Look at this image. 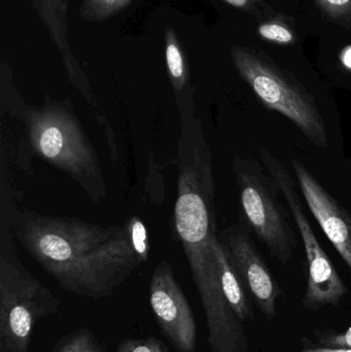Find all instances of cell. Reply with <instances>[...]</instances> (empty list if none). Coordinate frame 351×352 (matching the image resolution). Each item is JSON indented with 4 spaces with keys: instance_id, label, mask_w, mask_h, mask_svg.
Segmentation results:
<instances>
[{
    "instance_id": "cell-1",
    "label": "cell",
    "mask_w": 351,
    "mask_h": 352,
    "mask_svg": "<svg viewBox=\"0 0 351 352\" xmlns=\"http://www.w3.org/2000/svg\"><path fill=\"white\" fill-rule=\"evenodd\" d=\"M12 217L10 228L27 254L64 291L78 297H111L141 265L125 225L102 227L28 209Z\"/></svg>"
},
{
    "instance_id": "cell-2",
    "label": "cell",
    "mask_w": 351,
    "mask_h": 352,
    "mask_svg": "<svg viewBox=\"0 0 351 352\" xmlns=\"http://www.w3.org/2000/svg\"><path fill=\"white\" fill-rule=\"evenodd\" d=\"M12 113L24 121L37 156L76 180L94 202L106 198L98 157L69 100L47 95L43 107L22 103Z\"/></svg>"
},
{
    "instance_id": "cell-3",
    "label": "cell",
    "mask_w": 351,
    "mask_h": 352,
    "mask_svg": "<svg viewBox=\"0 0 351 352\" xmlns=\"http://www.w3.org/2000/svg\"><path fill=\"white\" fill-rule=\"evenodd\" d=\"M233 65L267 109L293 122L317 148H328L327 130L313 95L282 69L263 50L249 45L231 47Z\"/></svg>"
},
{
    "instance_id": "cell-4",
    "label": "cell",
    "mask_w": 351,
    "mask_h": 352,
    "mask_svg": "<svg viewBox=\"0 0 351 352\" xmlns=\"http://www.w3.org/2000/svg\"><path fill=\"white\" fill-rule=\"evenodd\" d=\"M12 235L0 246V352H29L39 320L59 312L61 301L21 262Z\"/></svg>"
},
{
    "instance_id": "cell-5",
    "label": "cell",
    "mask_w": 351,
    "mask_h": 352,
    "mask_svg": "<svg viewBox=\"0 0 351 352\" xmlns=\"http://www.w3.org/2000/svg\"><path fill=\"white\" fill-rule=\"evenodd\" d=\"M245 219L271 256L286 265L297 246L290 217L278 200V188L253 159L233 161Z\"/></svg>"
},
{
    "instance_id": "cell-6",
    "label": "cell",
    "mask_w": 351,
    "mask_h": 352,
    "mask_svg": "<svg viewBox=\"0 0 351 352\" xmlns=\"http://www.w3.org/2000/svg\"><path fill=\"white\" fill-rule=\"evenodd\" d=\"M259 156L274 184L286 199L302 236L308 264V281L303 304L313 310L321 309L325 306H337L348 294V289L311 228L292 175L270 151L261 148Z\"/></svg>"
},
{
    "instance_id": "cell-7",
    "label": "cell",
    "mask_w": 351,
    "mask_h": 352,
    "mask_svg": "<svg viewBox=\"0 0 351 352\" xmlns=\"http://www.w3.org/2000/svg\"><path fill=\"white\" fill-rule=\"evenodd\" d=\"M150 303L161 331L177 351H195L197 326L193 310L168 261H162L152 272Z\"/></svg>"
},
{
    "instance_id": "cell-8",
    "label": "cell",
    "mask_w": 351,
    "mask_h": 352,
    "mask_svg": "<svg viewBox=\"0 0 351 352\" xmlns=\"http://www.w3.org/2000/svg\"><path fill=\"white\" fill-rule=\"evenodd\" d=\"M218 239L226 248L241 281L253 295L260 311L266 320H274L278 316L280 287L251 238L240 228L232 227L222 232Z\"/></svg>"
},
{
    "instance_id": "cell-9",
    "label": "cell",
    "mask_w": 351,
    "mask_h": 352,
    "mask_svg": "<svg viewBox=\"0 0 351 352\" xmlns=\"http://www.w3.org/2000/svg\"><path fill=\"white\" fill-rule=\"evenodd\" d=\"M292 165L311 212L351 271V215L302 163Z\"/></svg>"
},
{
    "instance_id": "cell-10",
    "label": "cell",
    "mask_w": 351,
    "mask_h": 352,
    "mask_svg": "<svg viewBox=\"0 0 351 352\" xmlns=\"http://www.w3.org/2000/svg\"><path fill=\"white\" fill-rule=\"evenodd\" d=\"M70 0H32L33 8L41 24L47 29L49 38L61 55L66 74L71 84L82 93L87 102L94 109L99 124H104L109 120L103 115L95 98L90 82L80 67L69 45L68 32V10Z\"/></svg>"
},
{
    "instance_id": "cell-11",
    "label": "cell",
    "mask_w": 351,
    "mask_h": 352,
    "mask_svg": "<svg viewBox=\"0 0 351 352\" xmlns=\"http://www.w3.org/2000/svg\"><path fill=\"white\" fill-rule=\"evenodd\" d=\"M212 250L218 269V278L227 301L241 322L253 320V308L247 301L242 281L237 274L226 248L218 238L212 244Z\"/></svg>"
},
{
    "instance_id": "cell-12",
    "label": "cell",
    "mask_w": 351,
    "mask_h": 352,
    "mask_svg": "<svg viewBox=\"0 0 351 352\" xmlns=\"http://www.w3.org/2000/svg\"><path fill=\"white\" fill-rule=\"evenodd\" d=\"M164 47L167 74L174 91L175 98L179 99L194 91V88L183 45L173 27H167L165 30Z\"/></svg>"
},
{
    "instance_id": "cell-13",
    "label": "cell",
    "mask_w": 351,
    "mask_h": 352,
    "mask_svg": "<svg viewBox=\"0 0 351 352\" xmlns=\"http://www.w3.org/2000/svg\"><path fill=\"white\" fill-rule=\"evenodd\" d=\"M256 33L262 41L274 45H293L298 41L292 19L284 14H274L262 21Z\"/></svg>"
},
{
    "instance_id": "cell-14",
    "label": "cell",
    "mask_w": 351,
    "mask_h": 352,
    "mask_svg": "<svg viewBox=\"0 0 351 352\" xmlns=\"http://www.w3.org/2000/svg\"><path fill=\"white\" fill-rule=\"evenodd\" d=\"M132 1L133 0H82L80 16L87 22H104L123 12Z\"/></svg>"
},
{
    "instance_id": "cell-15",
    "label": "cell",
    "mask_w": 351,
    "mask_h": 352,
    "mask_svg": "<svg viewBox=\"0 0 351 352\" xmlns=\"http://www.w3.org/2000/svg\"><path fill=\"white\" fill-rule=\"evenodd\" d=\"M52 352H105L94 334L87 329L70 333L56 344Z\"/></svg>"
},
{
    "instance_id": "cell-16",
    "label": "cell",
    "mask_w": 351,
    "mask_h": 352,
    "mask_svg": "<svg viewBox=\"0 0 351 352\" xmlns=\"http://www.w3.org/2000/svg\"><path fill=\"white\" fill-rule=\"evenodd\" d=\"M125 226L134 252L137 254L141 264L146 263L150 256V241L146 225L140 217L133 215L128 219Z\"/></svg>"
},
{
    "instance_id": "cell-17",
    "label": "cell",
    "mask_w": 351,
    "mask_h": 352,
    "mask_svg": "<svg viewBox=\"0 0 351 352\" xmlns=\"http://www.w3.org/2000/svg\"><path fill=\"white\" fill-rule=\"evenodd\" d=\"M324 16L346 29L351 28V0H315Z\"/></svg>"
},
{
    "instance_id": "cell-18",
    "label": "cell",
    "mask_w": 351,
    "mask_h": 352,
    "mask_svg": "<svg viewBox=\"0 0 351 352\" xmlns=\"http://www.w3.org/2000/svg\"><path fill=\"white\" fill-rule=\"evenodd\" d=\"M233 8L247 12L259 20L273 16V10L266 0H223Z\"/></svg>"
},
{
    "instance_id": "cell-19",
    "label": "cell",
    "mask_w": 351,
    "mask_h": 352,
    "mask_svg": "<svg viewBox=\"0 0 351 352\" xmlns=\"http://www.w3.org/2000/svg\"><path fill=\"white\" fill-rule=\"evenodd\" d=\"M117 352H169L158 339L148 338L144 340L122 341L117 346Z\"/></svg>"
},
{
    "instance_id": "cell-20",
    "label": "cell",
    "mask_w": 351,
    "mask_h": 352,
    "mask_svg": "<svg viewBox=\"0 0 351 352\" xmlns=\"http://www.w3.org/2000/svg\"><path fill=\"white\" fill-rule=\"evenodd\" d=\"M319 344L332 349H351V327L348 330L337 334L324 335L319 339Z\"/></svg>"
},
{
    "instance_id": "cell-21",
    "label": "cell",
    "mask_w": 351,
    "mask_h": 352,
    "mask_svg": "<svg viewBox=\"0 0 351 352\" xmlns=\"http://www.w3.org/2000/svg\"><path fill=\"white\" fill-rule=\"evenodd\" d=\"M301 352H351L350 349H332V347H311L305 349Z\"/></svg>"
},
{
    "instance_id": "cell-22",
    "label": "cell",
    "mask_w": 351,
    "mask_h": 352,
    "mask_svg": "<svg viewBox=\"0 0 351 352\" xmlns=\"http://www.w3.org/2000/svg\"><path fill=\"white\" fill-rule=\"evenodd\" d=\"M340 60H341L342 64H343L346 68L351 69V47H346V49L341 52Z\"/></svg>"
}]
</instances>
